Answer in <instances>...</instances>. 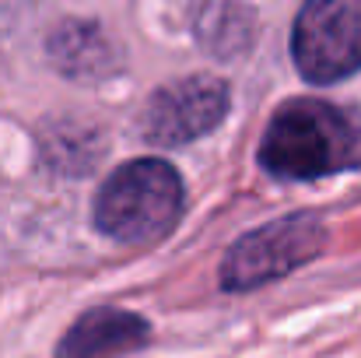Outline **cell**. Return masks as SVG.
<instances>
[{
	"instance_id": "6",
	"label": "cell",
	"mask_w": 361,
	"mask_h": 358,
	"mask_svg": "<svg viewBox=\"0 0 361 358\" xmlns=\"http://www.w3.org/2000/svg\"><path fill=\"white\" fill-rule=\"evenodd\" d=\"M151 327L126 313V309H113V306H102V309H92L85 313L71 330L67 338L56 345V358H109V355H123V352H133L147 341Z\"/></svg>"
},
{
	"instance_id": "2",
	"label": "cell",
	"mask_w": 361,
	"mask_h": 358,
	"mask_svg": "<svg viewBox=\"0 0 361 358\" xmlns=\"http://www.w3.org/2000/svg\"><path fill=\"white\" fill-rule=\"evenodd\" d=\"M355 158V126L341 109L319 99L284 102L263 141L259 162L281 179H319L344 169Z\"/></svg>"
},
{
	"instance_id": "5",
	"label": "cell",
	"mask_w": 361,
	"mask_h": 358,
	"mask_svg": "<svg viewBox=\"0 0 361 358\" xmlns=\"http://www.w3.org/2000/svg\"><path fill=\"white\" fill-rule=\"evenodd\" d=\"M228 113V85L211 74H190L154 92L144 113V137L154 144H190L211 133Z\"/></svg>"
},
{
	"instance_id": "3",
	"label": "cell",
	"mask_w": 361,
	"mask_h": 358,
	"mask_svg": "<svg viewBox=\"0 0 361 358\" xmlns=\"http://www.w3.org/2000/svg\"><path fill=\"white\" fill-rule=\"evenodd\" d=\"M291 56L312 85H337L361 71V0H305L295 18Z\"/></svg>"
},
{
	"instance_id": "4",
	"label": "cell",
	"mask_w": 361,
	"mask_h": 358,
	"mask_svg": "<svg viewBox=\"0 0 361 358\" xmlns=\"http://www.w3.org/2000/svg\"><path fill=\"white\" fill-rule=\"evenodd\" d=\"M323 242H326V229L309 215L277 218L270 225H259L256 232L242 236L228 249L221 263V288L249 292L274 278H284L295 267L309 263L323 249Z\"/></svg>"
},
{
	"instance_id": "7",
	"label": "cell",
	"mask_w": 361,
	"mask_h": 358,
	"mask_svg": "<svg viewBox=\"0 0 361 358\" xmlns=\"http://www.w3.org/2000/svg\"><path fill=\"white\" fill-rule=\"evenodd\" d=\"M49 49H78L81 60H78L74 74H95L106 64V53H109V46L102 42V35L95 28H88V25H71V28L56 32L53 42H49Z\"/></svg>"
},
{
	"instance_id": "1",
	"label": "cell",
	"mask_w": 361,
	"mask_h": 358,
	"mask_svg": "<svg viewBox=\"0 0 361 358\" xmlns=\"http://www.w3.org/2000/svg\"><path fill=\"white\" fill-rule=\"evenodd\" d=\"M183 215V179L161 158H133L120 165L95 197L99 232L123 246H154Z\"/></svg>"
}]
</instances>
